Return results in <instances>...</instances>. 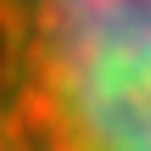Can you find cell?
I'll return each mask as SVG.
<instances>
[{
    "label": "cell",
    "mask_w": 151,
    "mask_h": 151,
    "mask_svg": "<svg viewBox=\"0 0 151 151\" xmlns=\"http://www.w3.org/2000/svg\"><path fill=\"white\" fill-rule=\"evenodd\" d=\"M0 151H151V0H0Z\"/></svg>",
    "instance_id": "cell-1"
}]
</instances>
